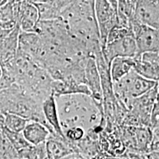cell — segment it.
<instances>
[{"label":"cell","instance_id":"obj_27","mask_svg":"<svg viewBox=\"0 0 159 159\" xmlns=\"http://www.w3.org/2000/svg\"><path fill=\"white\" fill-rule=\"evenodd\" d=\"M16 159H22V158H16Z\"/></svg>","mask_w":159,"mask_h":159},{"label":"cell","instance_id":"obj_6","mask_svg":"<svg viewBox=\"0 0 159 159\" xmlns=\"http://www.w3.org/2000/svg\"><path fill=\"white\" fill-rule=\"evenodd\" d=\"M13 7L20 30L35 33L39 17L36 7L32 1H13Z\"/></svg>","mask_w":159,"mask_h":159},{"label":"cell","instance_id":"obj_17","mask_svg":"<svg viewBox=\"0 0 159 159\" xmlns=\"http://www.w3.org/2000/svg\"><path fill=\"white\" fill-rule=\"evenodd\" d=\"M13 1H8L3 7H0V28L5 30H13L16 27Z\"/></svg>","mask_w":159,"mask_h":159},{"label":"cell","instance_id":"obj_8","mask_svg":"<svg viewBox=\"0 0 159 159\" xmlns=\"http://www.w3.org/2000/svg\"><path fill=\"white\" fill-rule=\"evenodd\" d=\"M134 20L159 30V2L158 0L136 1Z\"/></svg>","mask_w":159,"mask_h":159},{"label":"cell","instance_id":"obj_5","mask_svg":"<svg viewBox=\"0 0 159 159\" xmlns=\"http://www.w3.org/2000/svg\"><path fill=\"white\" fill-rule=\"evenodd\" d=\"M133 35L136 41L138 55L145 52H159V30L143 25L133 20Z\"/></svg>","mask_w":159,"mask_h":159},{"label":"cell","instance_id":"obj_16","mask_svg":"<svg viewBox=\"0 0 159 159\" xmlns=\"http://www.w3.org/2000/svg\"><path fill=\"white\" fill-rule=\"evenodd\" d=\"M134 59L131 57H116L111 61L109 71L112 83L118 82L134 69Z\"/></svg>","mask_w":159,"mask_h":159},{"label":"cell","instance_id":"obj_15","mask_svg":"<svg viewBox=\"0 0 159 159\" xmlns=\"http://www.w3.org/2000/svg\"><path fill=\"white\" fill-rule=\"evenodd\" d=\"M25 140L33 146L45 143L50 135L49 129L41 123L29 121L22 131Z\"/></svg>","mask_w":159,"mask_h":159},{"label":"cell","instance_id":"obj_26","mask_svg":"<svg viewBox=\"0 0 159 159\" xmlns=\"http://www.w3.org/2000/svg\"><path fill=\"white\" fill-rule=\"evenodd\" d=\"M0 159H7V158H6V156L4 155L2 152L0 151Z\"/></svg>","mask_w":159,"mask_h":159},{"label":"cell","instance_id":"obj_12","mask_svg":"<svg viewBox=\"0 0 159 159\" xmlns=\"http://www.w3.org/2000/svg\"><path fill=\"white\" fill-rule=\"evenodd\" d=\"M41 108H42V112L46 122L51 130V135L66 139L65 138L61 124H60L56 101L52 94H51L43 101Z\"/></svg>","mask_w":159,"mask_h":159},{"label":"cell","instance_id":"obj_2","mask_svg":"<svg viewBox=\"0 0 159 159\" xmlns=\"http://www.w3.org/2000/svg\"><path fill=\"white\" fill-rule=\"evenodd\" d=\"M41 105L42 103L16 84L0 91V114H14L29 121L39 122L48 128L51 134L43 116Z\"/></svg>","mask_w":159,"mask_h":159},{"label":"cell","instance_id":"obj_10","mask_svg":"<svg viewBox=\"0 0 159 159\" xmlns=\"http://www.w3.org/2000/svg\"><path fill=\"white\" fill-rule=\"evenodd\" d=\"M85 83L88 87L90 96L99 103H102V91L99 71L94 57H87L84 66Z\"/></svg>","mask_w":159,"mask_h":159},{"label":"cell","instance_id":"obj_11","mask_svg":"<svg viewBox=\"0 0 159 159\" xmlns=\"http://www.w3.org/2000/svg\"><path fill=\"white\" fill-rule=\"evenodd\" d=\"M72 1H32L39 12V21H52L61 18Z\"/></svg>","mask_w":159,"mask_h":159},{"label":"cell","instance_id":"obj_23","mask_svg":"<svg viewBox=\"0 0 159 159\" xmlns=\"http://www.w3.org/2000/svg\"><path fill=\"white\" fill-rule=\"evenodd\" d=\"M12 30H2L0 28V43L3 41L4 39H5L7 37V35L11 33Z\"/></svg>","mask_w":159,"mask_h":159},{"label":"cell","instance_id":"obj_21","mask_svg":"<svg viewBox=\"0 0 159 159\" xmlns=\"http://www.w3.org/2000/svg\"><path fill=\"white\" fill-rule=\"evenodd\" d=\"M128 35H133L132 28H126V27L116 25L109 32L108 37H107L106 44L122 39V38L128 36Z\"/></svg>","mask_w":159,"mask_h":159},{"label":"cell","instance_id":"obj_25","mask_svg":"<svg viewBox=\"0 0 159 159\" xmlns=\"http://www.w3.org/2000/svg\"><path fill=\"white\" fill-rule=\"evenodd\" d=\"M2 73H3V69H2V66L0 65V80H1L2 77Z\"/></svg>","mask_w":159,"mask_h":159},{"label":"cell","instance_id":"obj_4","mask_svg":"<svg viewBox=\"0 0 159 159\" xmlns=\"http://www.w3.org/2000/svg\"><path fill=\"white\" fill-rule=\"evenodd\" d=\"M94 13L102 49L106 44L109 32L117 24V1H94Z\"/></svg>","mask_w":159,"mask_h":159},{"label":"cell","instance_id":"obj_20","mask_svg":"<svg viewBox=\"0 0 159 159\" xmlns=\"http://www.w3.org/2000/svg\"><path fill=\"white\" fill-rule=\"evenodd\" d=\"M3 131L5 136L8 139L11 144L15 149L17 153L19 151L24 150V149L30 145L25 140V137L22 135V133L12 132V131L7 130L5 128H4Z\"/></svg>","mask_w":159,"mask_h":159},{"label":"cell","instance_id":"obj_28","mask_svg":"<svg viewBox=\"0 0 159 159\" xmlns=\"http://www.w3.org/2000/svg\"><path fill=\"white\" fill-rule=\"evenodd\" d=\"M118 159H119V158H118Z\"/></svg>","mask_w":159,"mask_h":159},{"label":"cell","instance_id":"obj_13","mask_svg":"<svg viewBox=\"0 0 159 159\" xmlns=\"http://www.w3.org/2000/svg\"><path fill=\"white\" fill-rule=\"evenodd\" d=\"M45 148L47 159H63L76 152L72 143L51 134L45 142Z\"/></svg>","mask_w":159,"mask_h":159},{"label":"cell","instance_id":"obj_14","mask_svg":"<svg viewBox=\"0 0 159 159\" xmlns=\"http://www.w3.org/2000/svg\"><path fill=\"white\" fill-rule=\"evenodd\" d=\"M20 31L19 27L16 26L0 43V65L2 66L11 62L16 55Z\"/></svg>","mask_w":159,"mask_h":159},{"label":"cell","instance_id":"obj_24","mask_svg":"<svg viewBox=\"0 0 159 159\" xmlns=\"http://www.w3.org/2000/svg\"><path fill=\"white\" fill-rule=\"evenodd\" d=\"M7 2H8V1H0V7H3V6L5 5V4L7 3Z\"/></svg>","mask_w":159,"mask_h":159},{"label":"cell","instance_id":"obj_1","mask_svg":"<svg viewBox=\"0 0 159 159\" xmlns=\"http://www.w3.org/2000/svg\"><path fill=\"white\" fill-rule=\"evenodd\" d=\"M55 98L63 134L74 128L83 129L86 134L105 124L102 103L96 102L89 95L75 94Z\"/></svg>","mask_w":159,"mask_h":159},{"label":"cell","instance_id":"obj_22","mask_svg":"<svg viewBox=\"0 0 159 159\" xmlns=\"http://www.w3.org/2000/svg\"><path fill=\"white\" fill-rule=\"evenodd\" d=\"M144 156L147 159H159V152H150Z\"/></svg>","mask_w":159,"mask_h":159},{"label":"cell","instance_id":"obj_3","mask_svg":"<svg viewBox=\"0 0 159 159\" xmlns=\"http://www.w3.org/2000/svg\"><path fill=\"white\" fill-rule=\"evenodd\" d=\"M158 84V82L144 78L133 69L118 82L113 83V91L117 102L127 109L130 100L143 96Z\"/></svg>","mask_w":159,"mask_h":159},{"label":"cell","instance_id":"obj_19","mask_svg":"<svg viewBox=\"0 0 159 159\" xmlns=\"http://www.w3.org/2000/svg\"><path fill=\"white\" fill-rule=\"evenodd\" d=\"M18 158L22 159H47L45 143L36 146L30 145L18 152Z\"/></svg>","mask_w":159,"mask_h":159},{"label":"cell","instance_id":"obj_18","mask_svg":"<svg viewBox=\"0 0 159 159\" xmlns=\"http://www.w3.org/2000/svg\"><path fill=\"white\" fill-rule=\"evenodd\" d=\"M28 122L29 120L17 115L4 114V126L7 130L12 132L22 133Z\"/></svg>","mask_w":159,"mask_h":159},{"label":"cell","instance_id":"obj_9","mask_svg":"<svg viewBox=\"0 0 159 159\" xmlns=\"http://www.w3.org/2000/svg\"><path fill=\"white\" fill-rule=\"evenodd\" d=\"M134 70L150 80L159 81V52H145L134 57Z\"/></svg>","mask_w":159,"mask_h":159},{"label":"cell","instance_id":"obj_7","mask_svg":"<svg viewBox=\"0 0 159 159\" xmlns=\"http://www.w3.org/2000/svg\"><path fill=\"white\" fill-rule=\"evenodd\" d=\"M102 54L106 64L110 63L116 57H131L138 55V50L134 35H128L113 42L107 43L102 49Z\"/></svg>","mask_w":159,"mask_h":159}]
</instances>
